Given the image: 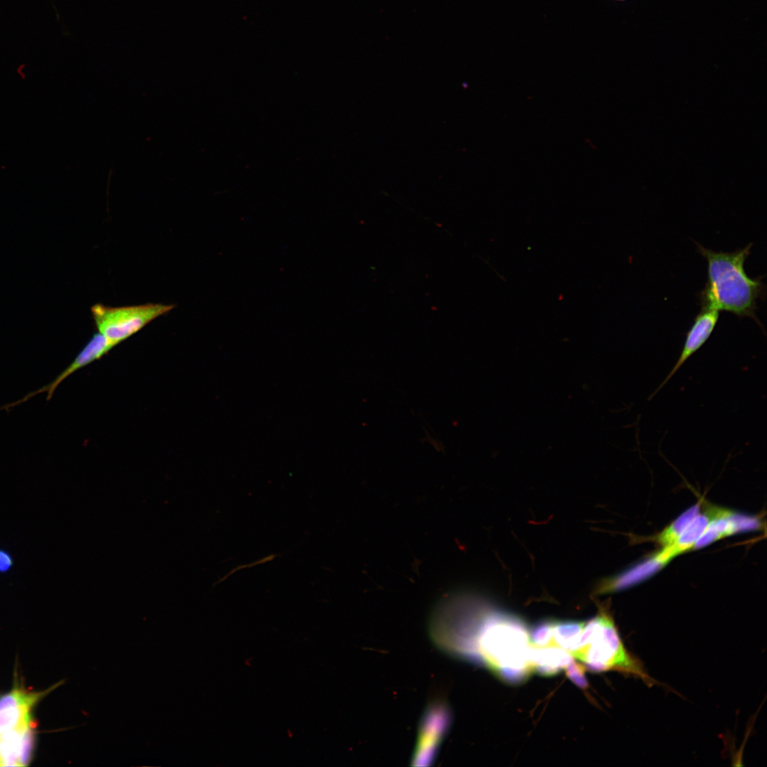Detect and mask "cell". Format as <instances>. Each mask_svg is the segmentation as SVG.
<instances>
[{"instance_id":"cell-1","label":"cell","mask_w":767,"mask_h":767,"mask_svg":"<svg viewBox=\"0 0 767 767\" xmlns=\"http://www.w3.org/2000/svg\"><path fill=\"white\" fill-rule=\"evenodd\" d=\"M430 633L444 652L518 684L531 675L530 630L517 615L465 592L445 596L431 615Z\"/></svg>"},{"instance_id":"cell-2","label":"cell","mask_w":767,"mask_h":767,"mask_svg":"<svg viewBox=\"0 0 767 767\" xmlns=\"http://www.w3.org/2000/svg\"><path fill=\"white\" fill-rule=\"evenodd\" d=\"M697 246L707 263V281L700 297L702 309L748 317L761 325L756 310L765 285L760 278H750L744 270L752 244L733 252L714 251L700 244Z\"/></svg>"},{"instance_id":"cell-3","label":"cell","mask_w":767,"mask_h":767,"mask_svg":"<svg viewBox=\"0 0 767 767\" xmlns=\"http://www.w3.org/2000/svg\"><path fill=\"white\" fill-rule=\"evenodd\" d=\"M570 654L592 672L617 671L640 679L648 686L658 683L647 673L641 660L626 648L612 616L604 607L584 622L578 644Z\"/></svg>"},{"instance_id":"cell-4","label":"cell","mask_w":767,"mask_h":767,"mask_svg":"<svg viewBox=\"0 0 767 767\" xmlns=\"http://www.w3.org/2000/svg\"><path fill=\"white\" fill-rule=\"evenodd\" d=\"M174 308L173 305L163 303L124 307L97 303L92 306L91 312L98 332L117 345Z\"/></svg>"},{"instance_id":"cell-5","label":"cell","mask_w":767,"mask_h":767,"mask_svg":"<svg viewBox=\"0 0 767 767\" xmlns=\"http://www.w3.org/2000/svg\"><path fill=\"white\" fill-rule=\"evenodd\" d=\"M451 722L450 710L442 700L428 706L421 719L415 754L414 766H425L433 761Z\"/></svg>"},{"instance_id":"cell-6","label":"cell","mask_w":767,"mask_h":767,"mask_svg":"<svg viewBox=\"0 0 767 767\" xmlns=\"http://www.w3.org/2000/svg\"><path fill=\"white\" fill-rule=\"evenodd\" d=\"M115 346V344L99 332L94 333L92 338L77 354L74 360L60 374H59L55 379L47 385H45L36 391L29 392L20 399L1 406L0 410H8L27 401L37 394L43 393H47L46 400L49 401L53 397L56 388L65 379L79 369L101 359L102 357L107 354Z\"/></svg>"},{"instance_id":"cell-7","label":"cell","mask_w":767,"mask_h":767,"mask_svg":"<svg viewBox=\"0 0 767 767\" xmlns=\"http://www.w3.org/2000/svg\"><path fill=\"white\" fill-rule=\"evenodd\" d=\"M719 312L710 309H702L686 334L680 354L675 364L657 388L649 396H655L678 371L683 364L697 352L708 340L718 322Z\"/></svg>"},{"instance_id":"cell-8","label":"cell","mask_w":767,"mask_h":767,"mask_svg":"<svg viewBox=\"0 0 767 767\" xmlns=\"http://www.w3.org/2000/svg\"><path fill=\"white\" fill-rule=\"evenodd\" d=\"M45 693L15 687L0 696V734L24 727L32 718L31 709Z\"/></svg>"},{"instance_id":"cell-9","label":"cell","mask_w":767,"mask_h":767,"mask_svg":"<svg viewBox=\"0 0 767 767\" xmlns=\"http://www.w3.org/2000/svg\"><path fill=\"white\" fill-rule=\"evenodd\" d=\"M761 521L755 516H746L722 507L692 549H699L721 538L741 531L761 529Z\"/></svg>"},{"instance_id":"cell-10","label":"cell","mask_w":767,"mask_h":767,"mask_svg":"<svg viewBox=\"0 0 767 767\" xmlns=\"http://www.w3.org/2000/svg\"><path fill=\"white\" fill-rule=\"evenodd\" d=\"M668 562L658 551L645 561L624 572L602 580L597 585L595 593L601 594L624 589L650 577Z\"/></svg>"},{"instance_id":"cell-11","label":"cell","mask_w":767,"mask_h":767,"mask_svg":"<svg viewBox=\"0 0 767 767\" xmlns=\"http://www.w3.org/2000/svg\"><path fill=\"white\" fill-rule=\"evenodd\" d=\"M719 508L715 506H706L704 511H700L688 523L674 544L661 549L664 555L671 560L678 555L692 550L696 541L717 515Z\"/></svg>"},{"instance_id":"cell-12","label":"cell","mask_w":767,"mask_h":767,"mask_svg":"<svg viewBox=\"0 0 767 767\" xmlns=\"http://www.w3.org/2000/svg\"><path fill=\"white\" fill-rule=\"evenodd\" d=\"M533 671L542 676L559 673L573 658L567 651L554 645L538 647L532 646L530 654Z\"/></svg>"},{"instance_id":"cell-13","label":"cell","mask_w":767,"mask_h":767,"mask_svg":"<svg viewBox=\"0 0 767 767\" xmlns=\"http://www.w3.org/2000/svg\"><path fill=\"white\" fill-rule=\"evenodd\" d=\"M585 621H556L553 622V645L570 653L577 647Z\"/></svg>"},{"instance_id":"cell-14","label":"cell","mask_w":767,"mask_h":767,"mask_svg":"<svg viewBox=\"0 0 767 767\" xmlns=\"http://www.w3.org/2000/svg\"><path fill=\"white\" fill-rule=\"evenodd\" d=\"M24 727L0 734V766H20L21 741Z\"/></svg>"},{"instance_id":"cell-15","label":"cell","mask_w":767,"mask_h":767,"mask_svg":"<svg viewBox=\"0 0 767 767\" xmlns=\"http://www.w3.org/2000/svg\"><path fill=\"white\" fill-rule=\"evenodd\" d=\"M701 504L702 503L698 501L691 506L656 536V540L662 548H668L674 544L688 523L700 511Z\"/></svg>"},{"instance_id":"cell-16","label":"cell","mask_w":767,"mask_h":767,"mask_svg":"<svg viewBox=\"0 0 767 767\" xmlns=\"http://www.w3.org/2000/svg\"><path fill=\"white\" fill-rule=\"evenodd\" d=\"M36 723L31 718L25 725L21 735L19 763L26 766L31 761L34 749Z\"/></svg>"},{"instance_id":"cell-17","label":"cell","mask_w":767,"mask_h":767,"mask_svg":"<svg viewBox=\"0 0 767 767\" xmlns=\"http://www.w3.org/2000/svg\"><path fill=\"white\" fill-rule=\"evenodd\" d=\"M553 620H544L530 630L531 643L533 646L543 647L553 645Z\"/></svg>"},{"instance_id":"cell-18","label":"cell","mask_w":767,"mask_h":767,"mask_svg":"<svg viewBox=\"0 0 767 767\" xmlns=\"http://www.w3.org/2000/svg\"><path fill=\"white\" fill-rule=\"evenodd\" d=\"M564 669L567 678L578 687L583 690L588 687L584 665L577 663L572 658Z\"/></svg>"},{"instance_id":"cell-19","label":"cell","mask_w":767,"mask_h":767,"mask_svg":"<svg viewBox=\"0 0 767 767\" xmlns=\"http://www.w3.org/2000/svg\"><path fill=\"white\" fill-rule=\"evenodd\" d=\"M13 561L11 555L4 550L0 549V573L9 571L13 567Z\"/></svg>"},{"instance_id":"cell-20","label":"cell","mask_w":767,"mask_h":767,"mask_svg":"<svg viewBox=\"0 0 767 767\" xmlns=\"http://www.w3.org/2000/svg\"><path fill=\"white\" fill-rule=\"evenodd\" d=\"M614 1H619V2H623V1H628V0H614Z\"/></svg>"}]
</instances>
